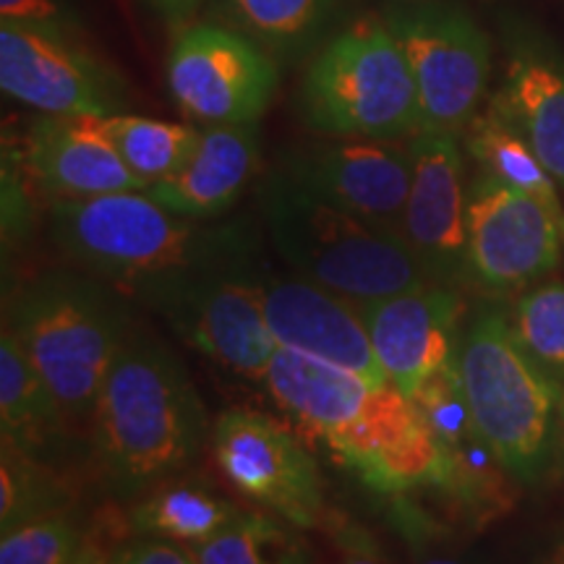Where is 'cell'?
<instances>
[{
    "label": "cell",
    "mask_w": 564,
    "mask_h": 564,
    "mask_svg": "<svg viewBox=\"0 0 564 564\" xmlns=\"http://www.w3.org/2000/svg\"><path fill=\"white\" fill-rule=\"evenodd\" d=\"M259 167L257 123L202 126L192 160L171 178L144 192L192 220H212L228 212Z\"/></svg>",
    "instance_id": "20"
},
{
    "label": "cell",
    "mask_w": 564,
    "mask_h": 564,
    "mask_svg": "<svg viewBox=\"0 0 564 564\" xmlns=\"http://www.w3.org/2000/svg\"><path fill=\"white\" fill-rule=\"evenodd\" d=\"M457 369L470 415L507 476L539 481L564 440V387L528 356L497 308L463 333Z\"/></svg>",
    "instance_id": "4"
},
{
    "label": "cell",
    "mask_w": 564,
    "mask_h": 564,
    "mask_svg": "<svg viewBox=\"0 0 564 564\" xmlns=\"http://www.w3.org/2000/svg\"><path fill=\"white\" fill-rule=\"evenodd\" d=\"M468 282L486 293H518L554 272L564 223L546 207L489 173L468 183Z\"/></svg>",
    "instance_id": "11"
},
{
    "label": "cell",
    "mask_w": 564,
    "mask_h": 564,
    "mask_svg": "<svg viewBox=\"0 0 564 564\" xmlns=\"http://www.w3.org/2000/svg\"><path fill=\"white\" fill-rule=\"evenodd\" d=\"M66 419L51 384L21 348L19 337L6 324L0 337V421L3 440L30 449L51 436Z\"/></svg>",
    "instance_id": "22"
},
{
    "label": "cell",
    "mask_w": 564,
    "mask_h": 564,
    "mask_svg": "<svg viewBox=\"0 0 564 564\" xmlns=\"http://www.w3.org/2000/svg\"><path fill=\"white\" fill-rule=\"evenodd\" d=\"M0 87L45 116L108 118L126 105L123 82L76 40L0 24Z\"/></svg>",
    "instance_id": "13"
},
{
    "label": "cell",
    "mask_w": 564,
    "mask_h": 564,
    "mask_svg": "<svg viewBox=\"0 0 564 564\" xmlns=\"http://www.w3.org/2000/svg\"><path fill=\"white\" fill-rule=\"evenodd\" d=\"M105 564H196V560L188 546L147 535L126 546H116Z\"/></svg>",
    "instance_id": "31"
},
{
    "label": "cell",
    "mask_w": 564,
    "mask_h": 564,
    "mask_svg": "<svg viewBox=\"0 0 564 564\" xmlns=\"http://www.w3.org/2000/svg\"><path fill=\"white\" fill-rule=\"evenodd\" d=\"M280 84V63L246 34L194 21L178 26L167 55L173 102L202 126L257 123Z\"/></svg>",
    "instance_id": "9"
},
{
    "label": "cell",
    "mask_w": 564,
    "mask_h": 564,
    "mask_svg": "<svg viewBox=\"0 0 564 564\" xmlns=\"http://www.w3.org/2000/svg\"><path fill=\"white\" fill-rule=\"evenodd\" d=\"M419 91L421 131L463 137L478 116L491 74V40L468 11L411 0L382 13Z\"/></svg>",
    "instance_id": "8"
},
{
    "label": "cell",
    "mask_w": 564,
    "mask_h": 564,
    "mask_svg": "<svg viewBox=\"0 0 564 564\" xmlns=\"http://www.w3.org/2000/svg\"><path fill=\"white\" fill-rule=\"evenodd\" d=\"M282 171L350 215L403 236L413 181L411 139L324 141L288 154Z\"/></svg>",
    "instance_id": "15"
},
{
    "label": "cell",
    "mask_w": 564,
    "mask_h": 564,
    "mask_svg": "<svg viewBox=\"0 0 564 564\" xmlns=\"http://www.w3.org/2000/svg\"><path fill=\"white\" fill-rule=\"evenodd\" d=\"M0 24L26 26L63 40H76L82 30L70 0H0Z\"/></svg>",
    "instance_id": "30"
},
{
    "label": "cell",
    "mask_w": 564,
    "mask_h": 564,
    "mask_svg": "<svg viewBox=\"0 0 564 564\" xmlns=\"http://www.w3.org/2000/svg\"><path fill=\"white\" fill-rule=\"evenodd\" d=\"M51 232L76 264L144 301L196 272L241 264L243 257L236 228H204L147 192L55 199Z\"/></svg>",
    "instance_id": "2"
},
{
    "label": "cell",
    "mask_w": 564,
    "mask_h": 564,
    "mask_svg": "<svg viewBox=\"0 0 564 564\" xmlns=\"http://www.w3.org/2000/svg\"><path fill=\"white\" fill-rule=\"evenodd\" d=\"M209 444L225 478L253 502L299 528L322 523L319 470L291 429L267 413L230 408L212 423Z\"/></svg>",
    "instance_id": "12"
},
{
    "label": "cell",
    "mask_w": 564,
    "mask_h": 564,
    "mask_svg": "<svg viewBox=\"0 0 564 564\" xmlns=\"http://www.w3.org/2000/svg\"><path fill=\"white\" fill-rule=\"evenodd\" d=\"M510 327L528 356L564 387V282L528 288L514 303Z\"/></svg>",
    "instance_id": "27"
},
{
    "label": "cell",
    "mask_w": 564,
    "mask_h": 564,
    "mask_svg": "<svg viewBox=\"0 0 564 564\" xmlns=\"http://www.w3.org/2000/svg\"><path fill=\"white\" fill-rule=\"evenodd\" d=\"M188 549L196 564H303L293 535L257 512H238L220 533Z\"/></svg>",
    "instance_id": "26"
},
{
    "label": "cell",
    "mask_w": 564,
    "mask_h": 564,
    "mask_svg": "<svg viewBox=\"0 0 564 564\" xmlns=\"http://www.w3.org/2000/svg\"><path fill=\"white\" fill-rule=\"evenodd\" d=\"M299 110L308 129L329 139L408 141L421 131L413 74L382 19L327 37L301 79Z\"/></svg>",
    "instance_id": "7"
},
{
    "label": "cell",
    "mask_w": 564,
    "mask_h": 564,
    "mask_svg": "<svg viewBox=\"0 0 564 564\" xmlns=\"http://www.w3.org/2000/svg\"><path fill=\"white\" fill-rule=\"evenodd\" d=\"M89 535L61 512L3 531L0 564H82Z\"/></svg>",
    "instance_id": "28"
},
{
    "label": "cell",
    "mask_w": 564,
    "mask_h": 564,
    "mask_svg": "<svg viewBox=\"0 0 564 564\" xmlns=\"http://www.w3.org/2000/svg\"><path fill=\"white\" fill-rule=\"evenodd\" d=\"M262 299L267 324L280 348L337 366L369 384H390L356 303L301 274L262 278Z\"/></svg>",
    "instance_id": "17"
},
{
    "label": "cell",
    "mask_w": 564,
    "mask_h": 564,
    "mask_svg": "<svg viewBox=\"0 0 564 564\" xmlns=\"http://www.w3.org/2000/svg\"><path fill=\"white\" fill-rule=\"evenodd\" d=\"M390 382L415 398L457 361L463 301L455 288L423 282L411 291L356 303Z\"/></svg>",
    "instance_id": "16"
},
{
    "label": "cell",
    "mask_w": 564,
    "mask_h": 564,
    "mask_svg": "<svg viewBox=\"0 0 564 564\" xmlns=\"http://www.w3.org/2000/svg\"><path fill=\"white\" fill-rule=\"evenodd\" d=\"M408 3H411V0H408Z\"/></svg>",
    "instance_id": "36"
},
{
    "label": "cell",
    "mask_w": 564,
    "mask_h": 564,
    "mask_svg": "<svg viewBox=\"0 0 564 564\" xmlns=\"http://www.w3.org/2000/svg\"><path fill=\"white\" fill-rule=\"evenodd\" d=\"M53 505V486L34 468L26 449L3 440V460H0V525L3 531L55 512Z\"/></svg>",
    "instance_id": "29"
},
{
    "label": "cell",
    "mask_w": 564,
    "mask_h": 564,
    "mask_svg": "<svg viewBox=\"0 0 564 564\" xmlns=\"http://www.w3.org/2000/svg\"><path fill=\"white\" fill-rule=\"evenodd\" d=\"M413 181L403 238L423 274L436 285L468 282V183L463 137L419 131L411 139Z\"/></svg>",
    "instance_id": "14"
},
{
    "label": "cell",
    "mask_w": 564,
    "mask_h": 564,
    "mask_svg": "<svg viewBox=\"0 0 564 564\" xmlns=\"http://www.w3.org/2000/svg\"><path fill=\"white\" fill-rule=\"evenodd\" d=\"M463 147L476 160L478 171L494 175L507 186L518 188L533 199L544 202L549 209L564 223V207L556 194V183L531 144L499 116L497 110L486 108L478 112L463 133Z\"/></svg>",
    "instance_id": "23"
},
{
    "label": "cell",
    "mask_w": 564,
    "mask_h": 564,
    "mask_svg": "<svg viewBox=\"0 0 564 564\" xmlns=\"http://www.w3.org/2000/svg\"><path fill=\"white\" fill-rule=\"evenodd\" d=\"M491 108L523 137L564 188V61L533 37L510 42Z\"/></svg>",
    "instance_id": "19"
},
{
    "label": "cell",
    "mask_w": 564,
    "mask_h": 564,
    "mask_svg": "<svg viewBox=\"0 0 564 564\" xmlns=\"http://www.w3.org/2000/svg\"><path fill=\"white\" fill-rule=\"evenodd\" d=\"M264 387L303 432L324 440L373 489L398 494L442 484L432 426L419 403L392 382L369 384L337 366L278 348Z\"/></svg>",
    "instance_id": "1"
},
{
    "label": "cell",
    "mask_w": 564,
    "mask_h": 564,
    "mask_svg": "<svg viewBox=\"0 0 564 564\" xmlns=\"http://www.w3.org/2000/svg\"><path fill=\"white\" fill-rule=\"evenodd\" d=\"M345 3L348 0H209V21L246 34L282 66L319 51Z\"/></svg>",
    "instance_id": "21"
},
{
    "label": "cell",
    "mask_w": 564,
    "mask_h": 564,
    "mask_svg": "<svg viewBox=\"0 0 564 564\" xmlns=\"http://www.w3.org/2000/svg\"><path fill=\"white\" fill-rule=\"evenodd\" d=\"M26 167L55 199L144 192L95 116L34 118L26 133Z\"/></svg>",
    "instance_id": "18"
},
{
    "label": "cell",
    "mask_w": 564,
    "mask_h": 564,
    "mask_svg": "<svg viewBox=\"0 0 564 564\" xmlns=\"http://www.w3.org/2000/svg\"><path fill=\"white\" fill-rule=\"evenodd\" d=\"M154 17L165 21L171 26H186L192 24L194 13L202 9L209 0H141Z\"/></svg>",
    "instance_id": "32"
},
{
    "label": "cell",
    "mask_w": 564,
    "mask_h": 564,
    "mask_svg": "<svg viewBox=\"0 0 564 564\" xmlns=\"http://www.w3.org/2000/svg\"><path fill=\"white\" fill-rule=\"evenodd\" d=\"M343 544V562L340 564H384L379 549L371 544V539L361 531H343L340 533Z\"/></svg>",
    "instance_id": "33"
},
{
    "label": "cell",
    "mask_w": 564,
    "mask_h": 564,
    "mask_svg": "<svg viewBox=\"0 0 564 564\" xmlns=\"http://www.w3.org/2000/svg\"><path fill=\"white\" fill-rule=\"evenodd\" d=\"M102 126L131 173L147 186L178 173L192 160L202 137V129L194 126L129 116V112L102 118Z\"/></svg>",
    "instance_id": "25"
},
{
    "label": "cell",
    "mask_w": 564,
    "mask_h": 564,
    "mask_svg": "<svg viewBox=\"0 0 564 564\" xmlns=\"http://www.w3.org/2000/svg\"><path fill=\"white\" fill-rule=\"evenodd\" d=\"M150 303L192 348L238 377L267 382L280 345L267 324L262 280L223 267L173 282Z\"/></svg>",
    "instance_id": "10"
},
{
    "label": "cell",
    "mask_w": 564,
    "mask_h": 564,
    "mask_svg": "<svg viewBox=\"0 0 564 564\" xmlns=\"http://www.w3.org/2000/svg\"><path fill=\"white\" fill-rule=\"evenodd\" d=\"M6 324L51 384L66 419L95 413L105 377L131 335L118 295L95 278L42 274L17 295Z\"/></svg>",
    "instance_id": "6"
},
{
    "label": "cell",
    "mask_w": 564,
    "mask_h": 564,
    "mask_svg": "<svg viewBox=\"0 0 564 564\" xmlns=\"http://www.w3.org/2000/svg\"><path fill=\"white\" fill-rule=\"evenodd\" d=\"M264 220L282 262L301 278L366 303L429 282L398 230L322 199L285 171L264 186Z\"/></svg>",
    "instance_id": "5"
},
{
    "label": "cell",
    "mask_w": 564,
    "mask_h": 564,
    "mask_svg": "<svg viewBox=\"0 0 564 564\" xmlns=\"http://www.w3.org/2000/svg\"><path fill=\"white\" fill-rule=\"evenodd\" d=\"M236 514V507L207 486L181 481L160 486L144 502L133 507L131 525L141 535L196 546L220 533Z\"/></svg>",
    "instance_id": "24"
},
{
    "label": "cell",
    "mask_w": 564,
    "mask_h": 564,
    "mask_svg": "<svg viewBox=\"0 0 564 564\" xmlns=\"http://www.w3.org/2000/svg\"><path fill=\"white\" fill-rule=\"evenodd\" d=\"M544 564H564V541H562V544H560V546H556V549H554V552H552V554H549V556H546V560H544Z\"/></svg>",
    "instance_id": "34"
},
{
    "label": "cell",
    "mask_w": 564,
    "mask_h": 564,
    "mask_svg": "<svg viewBox=\"0 0 564 564\" xmlns=\"http://www.w3.org/2000/svg\"><path fill=\"white\" fill-rule=\"evenodd\" d=\"M423 564H460V562H455V560H442V556H434V560H426Z\"/></svg>",
    "instance_id": "35"
},
{
    "label": "cell",
    "mask_w": 564,
    "mask_h": 564,
    "mask_svg": "<svg viewBox=\"0 0 564 564\" xmlns=\"http://www.w3.org/2000/svg\"><path fill=\"white\" fill-rule=\"evenodd\" d=\"M91 421L105 476L123 494L175 476L212 436L183 364L171 348L137 333L126 337L105 377Z\"/></svg>",
    "instance_id": "3"
}]
</instances>
